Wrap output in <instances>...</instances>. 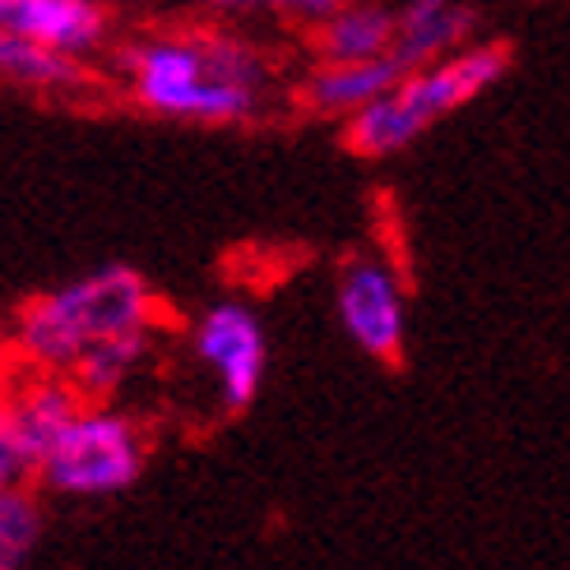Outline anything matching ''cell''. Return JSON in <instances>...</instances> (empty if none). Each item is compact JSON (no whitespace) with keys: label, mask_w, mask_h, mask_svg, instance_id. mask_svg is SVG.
Instances as JSON below:
<instances>
[{"label":"cell","mask_w":570,"mask_h":570,"mask_svg":"<svg viewBox=\"0 0 570 570\" xmlns=\"http://www.w3.org/2000/svg\"><path fill=\"white\" fill-rule=\"evenodd\" d=\"M154 321L158 297L149 278L130 265H102L28 302L14 321L10 353L33 372L66 376L79 353L94 348L98 338L121 330H154Z\"/></svg>","instance_id":"cell-1"},{"label":"cell","mask_w":570,"mask_h":570,"mask_svg":"<svg viewBox=\"0 0 570 570\" xmlns=\"http://www.w3.org/2000/svg\"><path fill=\"white\" fill-rule=\"evenodd\" d=\"M510 70L505 42H464L417 70H404L385 94L344 117V145L357 158H390L441 126L478 94H488Z\"/></svg>","instance_id":"cell-2"},{"label":"cell","mask_w":570,"mask_h":570,"mask_svg":"<svg viewBox=\"0 0 570 570\" xmlns=\"http://www.w3.org/2000/svg\"><path fill=\"white\" fill-rule=\"evenodd\" d=\"M149 464L145 426L107 399H89L33 464V482L66 501H107L130 492Z\"/></svg>","instance_id":"cell-3"},{"label":"cell","mask_w":570,"mask_h":570,"mask_svg":"<svg viewBox=\"0 0 570 570\" xmlns=\"http://www.w3.org/2000/svg\"><path fill=\"white\" fill-rule=\"evenodd\" d=\"M334 316L353 338V348L372 362L399 366L409 344V306L404 274L381 246L353 250L334 274Z\"/></svg>","instance_id":"cell-4"},{"label":"cell","mask_w":570,"mask_h":570,"mask_svg":"<svg viewBox=\"0 0 570 570\" xmlns=\"http://www.w3.org/2000/svg\"><path fill=\"white\" fill-rule=\"evenodd\" d=\"M195 357L205 362V372L214 376L218 404L227 413H242L261 399L265 385V366H269V338L261 316L246 302H214L205 316L190 330Z\"/></svg>","instance_id":"cell-5"},{"label":"cell","mask_w":570,"mask_h":570,"mask_svg":"<svg viewBox=\"0 0 570 570\" xmlns=\"http://www.w3.org/2000/svg\"><path fill=\"white\" fill-rule=\"evenodd\" d=\"M130 94L154 117L190 121V126H242L261 117V107H265V89L214 79V75H195L177 83H139Z\"/></svg>","instance_id":"cell-6"},{"label":"cell","mask_w":570,"mask_h":570,"mask_svg":"<svg viewBox=\"0 0 570 570\" xmlns=\"http://www.w3.org/2000/svg\"><path fill=\"white\" fill-rule=\"evenodd\" d=\"M0 28L89 61L107 47L111 14L102 0H0Z\"/></svg>","instance_id":"cell-7"},{"label":"cell","mask_w":570,"mask_h":570,"mask_svg":"<svg viewBox=\"0 0 570 570\" xmlns=\"http://www.w3.org/2000/svg\"><path fill=\"white\" fill-rule=\"evenodd\" d=\"M89 404V399L79 394V385L61 372H38L28 376L23 385H10L6 404H0V417L14 432V441L28 450V460H42V450L56 441V432Z\"/></svg>","instance_id":"cell-8"},{"label":"cell","mask_w":570,"mask_h":570,"mask_svg":"<svg viewBox=\"0 0 570 570\" xmlns=\"http://www.w3.org/2000/svg\"><path fill=\"white\" fill-rule=\"evenodd\" d=\"M478 33V14L464 0H404L394 10V56L404 70H417L436 56H450Z\"/></svg>","instance_id":"cell-9"},{"label":"cell","mask_w":570,"mask_h":570,"mask_svg":"<svg viewBox=\"0 0 570 570\" xmlns=\"http://www.w3.org/2000/svg\"><path fill=\"white\" fill-rule=\"evenodd\" d=\"M399 75H404V61L394 51L372 56V61H321L302 83V102L316 117H348L376 94H385Z\"/></svg>","instance_id":"cell-10"},{"label":"cell","mask_w":570,"mask_h":570,"mask_svg":"<svg viewBox=\"0 0 570 570\" xmlns=\"http://www.w3.org/2000/svg\"><path fill=\"white\" fill-rule=\"evenodd\" d=\"M0 83L33 89V94H79L94 83V75L79 56H66L56 47H42L33 38L0 28Z\"/></svg>","instance_id":"cell-11"},{"label":"cell","mask_w":570,"mask_h":570,"mask_svg":"<svg viewBox=\"0 0 570 570\" xmlns=\"http://www.w3.org/2000/svg\"><path fill=\"white\" fill-rule=\"evenodd\" d=\"M394 47V10L381 0H344L330 19L316 23L321 61H372Z\"/></svg>","instance_id":"cell-12"},{"label":"cell","mask_w":570,"mask_h":570,"mask_svg":"<svg viewBox=\"0 0 570 570\" xmlns=\"http://www.w3.org/2000/svg\"><path fill=\"white\" fill-rule=\"evenodd\" d=\"M149 353H154V330H121L98 338L94 348H83L66 376L79 385L83 399H111L149 362Z\"/></svg>","instance_id":"cell-13"},{"label":"cell","mask_w":570,"mask_h":570,"mask_svg":"<svg viewBox=\"0 0 570 570\" xmlns=\"http://www.w3.org/2000/svg\"><path fill=\"white\" fill-rule=\"evenodd\" d=\"M42 543V505L33 488H0V570H19Z\"/></svg>","instance_id":"cell-14"},{"label":"cell","mask_w":570,"mask_h":570,"mask_svg":"<svg viewBox=\"0 0 570 570\" xmlns=\"http://www.w3.org/2000/svg\"><path fill=\"white\" fill-rule=\"evenodd\" d=\"M23 482H33V460L0 417V488H23Z\"/></svg>","instance_id":"cell-15"},{"label":"cell","mask_w":570,"mask_h":570,"mask_svg":"<svg viewBox=\"0 0 570 570\" xmlns=\"http://www.w3.org/2000/svg\"><path fill=\"white\" fill-rule=\"evenodd\" d=\"M269 14L278 19H288V23H302V28H316L321 19H330L344 0H265Z\"/></svg>","instance_id":"cell-16"},{"label":"cell","mask_w":570,"mask_h":570,"mask_svg":"<svg viewBox=\"0 0 570 570\" xmlns=\"http://www.w3.org/2000/svg\"><path fill=\"white\" fill-rule=\"evenodd\" d=\"M205 6L223 19H246V14H269L265 0H205Z\"/></svg>","instance_id":"cell-17"},{"label":"cell","mask_w":570,"mask_h":570,"mask_svg":"<svg viewBox=\"0 0 570 570\" xmlns=\"http://www.w3.org/2000/svg\"><path fill=\"white\" fill-rule=\"evenodd\" d=\"M10 385H14V353H6V348H0V404H6Z\"/></svg>","instance_id":"cell-18"}]
</instances>
